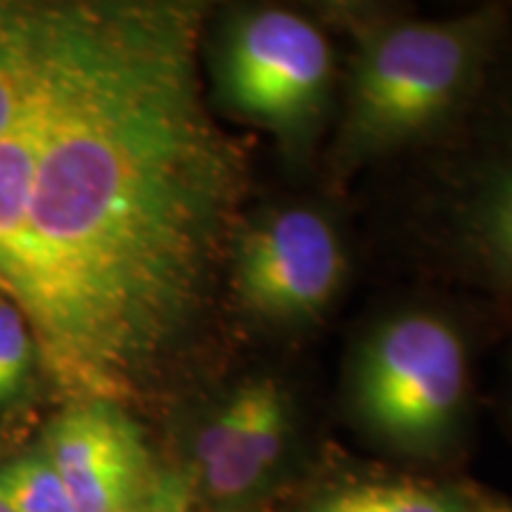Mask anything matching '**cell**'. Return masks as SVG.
Wrapping results in <instances>:
<instances>
[{"label":"cell","mask_w":512,"mask_h":512,"mask_svg":"<svg viewBox=\"0 0 512 512\" xmlns=\"http://www.w3.org/2000/svg\"><path fill=\"white\" fill-rule=\"evenodd\" d=\"M41 145L43 107L41 76H38L36 100L29 114L8 136L0 138V278L8 271L12 256L22 242Z\"/></svg>","instance_id":"ba28073f"},{"label":"cell","mask_w":512,"mask_h":512,"mask_svg":"<svg viewBox=\"0 0 512 512\" xmlns=\"http://www.w3.org/2000/svg\"><path fill=\"white\" fill-rule=\"evenodd\" d=\"M46 456L76 512H117L152 491L150 456L131 420L110 401H76L48 430Z\"/></svg>","instance_id":"8992f818"},{"label":"cell","mask_w":512,"mask_h":512,"mask_svg":"<svg viewBox=\"0 0 512 512\" xmlns=\"http://www.w3.org/2000/svg\"><path fill=\"white\" fill-rule=\"evenodd\" d=\"M22 311L0 302V401L10 399L27 373L31 342Z\"/></svg>","instance_id":"4fadbf2b"},{"label":"cell","mask_w":512,"mask_h":512,"mask_svg":"<svg viewBox=\"0 0 512 512\" xmlns=\"http://www.w3.org/2000/svg\"><path fill=\"white\" fill-rule=\"evenodd\" d=\"M332 81V50L316 24L283 8L252 10L230 29L219 83L235 112L287 143L309 136Z\"/></svg>","instance_id":"3957f363"},{"label":"cell","mask_w":512,"mask_h":512,"mask_svg":"<svg viewBox=\"0 0 512 512\" xmlns=\"http://www.w3.org/2000/svg\"><path fill=\"white\" fill-rule=\"evenodd\" d=\"M0 512H15V510H12V505L5 501L3 496H0Z\"/></svg>","instance_id":"9a60e30c"},{"label":"cell","mask_w":512,"mask_h":512,"mask_svg":"<svg viewBox=\"0 0 512 512\" xmlns=\"http://www.w3.org/2000/svg\"><path fill=\"white\" fill-rule=\"evenodd\" d=\"M43 145L0 283L76 401L131 394L200 304L245 185L178 3L38 5Z\"/></svg>","instance_id":"6da1fadb"},{"label":"cell","mask_w":512,"mask_h":512,"mask_svg":"<svg viewBox=\"0 0 512 512\" xmlns=\"http://www.w3.org/2000/svg\"><path fill=\"white\" fill-rule=\"evenodd\" d=\"M41 76L38 5L0 8V138L22 124Z\"/></svg>","instance_id":"9c48e42d"},{"label":"cell","mask_w":512,"mask_h":512,"mask_svg":"<svg viewBox=\"0 0 512 512\" xmlns=\"http://www.w3.org/2000/svg\"><path fill=\"white\" fill-rule=\"evenodd\" d=\"M290 406L273 380H252L233 394L197 441L202 479L221 501L249 494L278 463Z\"/></svg>","instance_id":"52a82bcc"},{"label":"cell","mask_w":512,"mask_h":512,"mask_svg":"<svg viewBox=\"0 0 512 512\" xmlns=\"http://www.w3.org/2000/svg\"><path fill=\"white\" fill-rule=\"evenodd\" d=\"M344 252L330 221L313 209H283L242 235L235 280L242 302L273 323H299L332 302Z\"/></svg>","instance_id":"5b68a950"},{"label":"cell","mask_w":512,"mask_h":512,"mask_svg":"<svg viewBox=\"0 0 512 512\" xmlns=\"http://www.w3.org/2000/svg\"><path fill=\"white\" fill-rule=\"evenodd\" d=\"M467 392V351L458 330L430 313L389 320L358 368V408L401 444H425L448 430Z\"/></svg>","instance_id":"277c9868"},{"label":"cell","mask_w":512,"mask_h":512,"mask_svg":"<svg viewBox=\"0 0 512 512\" xmlns=\"http://www.w3.org/2000/svg\"><path fill=\"white\" fill-rule=\"evenodd\" d=\"M498 31V12L401 22L384 27L358 53L344 155L363 157L418 136L451 110Z\"/></svg>","instance_id":"7a4b0ae2"},{"label":"cell","mask_w":512,"mask_h":512,"mask_svg":"<svg viewBox=\"0 0 512 512\" xmlns=\"http://www.w3.org/2000/svg\"><path fill=\"white\" fill-rule=\"evenodd\" d=\"M494 512H512V510H494Z\"/></svg>","instance_id":"2e32d148"},{"label":"cell","mask_w":512,"mask_h":512,"mask_svg":"<svg viewBox=\"0 0 512 512\" xmlns=\"http://www.w3.org/2000/svg\"><path fill=\"white\" fill-rule=\"evenodd\" d=\"M318 512H451L437 494L406 484H368L330 496Z\"/></svg>","instance_id":"8fae6325"},{"label":"cell","mask_w":512,"mask_h":512,"mask_svg":"<svg viewBox=\"0 0 512 512\" xmlns=\"http://www.w3.org/2000/svg\"><path fill=\"white\" fill-rule=\"evenodd\" d=\"M117 512H181V501L174 491H155L152 489L145 498H140L128 508H121Z\"/></svg>","instance_id":"5bb4252c"},{"label":"cell","mask_w":512,"mask_h":512,"mask_svg":"<svg viewBox=\"0 0 512 512\" xmlns=\"http://www.w3.org/2000/svg\"><path fill=\"white\" fill-rule=\"evenodd\" d=\"M0 496L15 512H76L67 484L43 456H24L0 470Z\"/></svg>","instance_id":"30bf717a"},{"label":"cell","mask_w":512,"mask_h":512,"mask_svg":"<svg viewBox=\"0 0 512 512\" xmlns=\"http://www.w3.org/2000/svg\"><path fill=\"white\" fill-rule=\"evenodd\" d=\"M477 228L486 254L512 280V159L486 188Z\"/></svg>","instance_id":"7c38bea8"}]
</instances>
